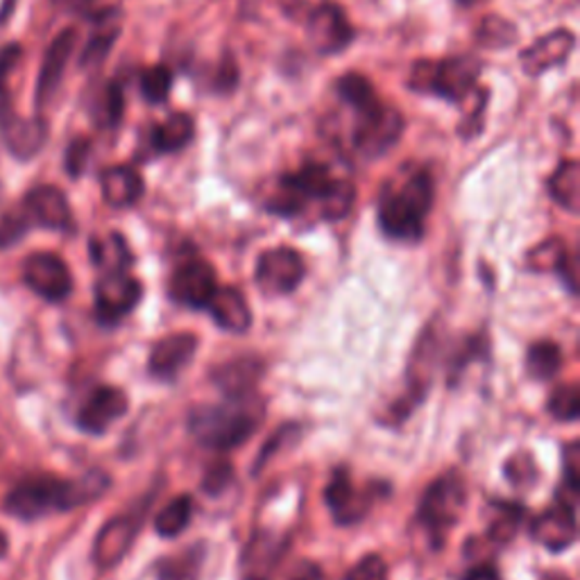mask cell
Masks as SVG:
<instances>
[{
	"instance_id": "1",
	"label": "cell",
	"mask_w": 580,
	"mask_h": 580,
	"mask_svg": "<svg viewBox=\"0 0 580 580\" xmlns=\"http://www.w3.org/2000/svg\"><path fill=\"white\" fill-rule=\"evenodd\" d=\"M110 488V477L102 471H89L75 481L58 477H35L18 483L5 499V510L18 519H39L50 513L73 510L96 501Z\"/></svg>"
},
{
	"instance_id": "2",
	"label": "cell",
	"mask_w": 580,
	"mask_h": 580,
	"mask_svg": "<svg viewBox=\"0 0 580 580\" xmlns=\"http://www.w3.org/2000/svg\"><path fill=\"white\" fill-rule=\"evenodd\" d=\"M436 198L433 177L427 168H417L402 181L386 187L379 202V225L394 241L415 243L425 236V223Z\"/></svg>"
},
{
	"instance_id": "3",
	"label": "cell",
	"mask_w": 580,
	"mask_h": 580,
	"mask_svg": "<svg viewBox=\"0 0 580 580\" xmlns=\"http://www.w3.org/2000/svg\"><path fill=\"white\" fill-rule=\"evenodd\" d=\"M261 419L263 404L254 400V394L227 398L225 404L196 408L189 419V431L209 450L227 452L248 442L256 433Z\"/></svg>"
},
{
	"instance_id": "4",
	"label": "cell",
	"mask_w": 580,
	"mask_h": 580,
	"mask_svg": "<svg viewBox=\"0 0 580 580\" xmlns=\"http://www.w3.org/2000/svg\"><path fill=\"white\" fill-rule=\"evenodd\" d=\"M481 60L474 55H454L444 60H419L411 68L408 87L419 93H433L444 100L471 96L481 75Z\"/></svg>"
},
{
	"instance_id": "5",
	"label": "cell",
	"mask_w": 580,
	"mask_h": 580,
	"mask_svg": "<svg viewBox=\"0 0 580 580\" xmlns=\"http://www.w3.org/2000/svg\"><path fill=\"white\" fill-rule=\"evenodd\" d=\"M467 506V486L458 471H446L438 477L421 496L417 510L419 524L425 526L433 546H442L446 533L461 521Z\"/></svg>"
},
{
	"instance_id": "6",
	"label": "cell",
	"mask_w": 580,
	"mask_h": 580,
	"mask_svg": "<svg viewBox=\"0 0 580 580\" xmlns=\"http://www.w3.org/2000/svg\"><path fill=\"white\" fill-rule=\"evenodd\" d=\"M354 114L356 127L352 141L356 152L367 156V160H377V156L392 150L404 135V116L400 110L388 108L381 98L365 104Z\"/></svg>"
},
{
	"instance_id": "7",
	"label": "cell",
	"mask_w": 580,
	"mask_h": 580,
	"mask_svg": "<svg viewBox=\"0 0 580 580\" xmlns=\"http://www.w3.org/2000/svg\"><path fill=\"white\" fill-rule=\"evenodd\" d=\"M336 177L323 164H306L295 173H288L279 179L277 191L268 202V211L279 216H298L308 200L323 202L333 189Z\"/></svg>"
},
{
	"instance_id": "8",
	"label": "cell",
	"mask_w": 580,
	"mask_h": 580,
	"mask_svg": "<svg viewBox=\"0 0 580 580\" xmlns=\"http://www.w3.org/2000/svg\"><path fill=\"white\" fill-rule=\"evenodd\" d=\"M306 275L304 259L293 248H275L256 261V283L268 295H288Z\"/></svg>"
},
{
	"instance_id": "9",
	"label": "cell",
	"mask_w": 580,
	"mask_h": 580,
	"mask_svg": "<svg viewBox=\"0 0 580 580\" xmlns=\"http://www.w3.org/2000/svg\"><path fill=\"white\" fill-rule=\"evenodd\" d=\"M143 298V286L139 279L123 273H104L96 283V315L104 325H116L127 313L137 308Z\"/></svg>"
},
{
	"instance_id": "10",
	"label": "cell",
	"mask_w": 580,
	"mask_h": 580,
	"mask_svg": "<svg viewBox=\"0 0 580 580\" xmlns=\"http://www.w3.org/2000/svg\"><path fill=\"white\" fill-rule=\"evenodd\" d=\"M23 281L46 302H64L73 290V277L68 266L64 259L52 252H37L25 259Z\"/></svg>"
},
{
	"instance_id": "11",
	"label": "cell",
	"mask_w": 580,
	"mask_h": 580,
	"mask_svg": "<svg viewBox=\"0 0 580 580\" xmlns=\"http://www.w3.org/2000/svg\"><path fill=\"white\" fill-rule=\"evenodd\" d=\"M436 354H438V331L431 325L425 333L419 336L413 356L408 361V400L398 402V406L392 408L394 419H404L431 388L433 373H436Z\"/></svg>"
},
{
	"instance_id": "12",
	"label": "cell",
	"mask_w": 580,
	"mask_h": 580,
	"mask_svg": "<svg viewBox=\"0 0 580 580\" xmlns=\"http://www.w3.org/2000/svg\"><path fill=\"white\" fill-rule=\"evenodd\" d=\"M168 290L177 304L200 308L214 298L218 290V277L216 270L211 268V263H206L204 259L184 261L181 266L175 268Z\"/></svg>"
},
{
	"instance_id": "13",
	"label": "cell",
	"mask_w": 580,
	"mask_h": 580,
	"mask_svg": "<svg viewBox=\"0 0 580 580\" xmlns=\"http://www.w3.org/2000/svg\"><path fill=\"white\" fill-rule=\"evenodd\" d=\"M306 30L311 46L318 50L320 55H336V52L345 50L354 39V30L345 12L333 3H323L315 8L308 14Z\"/></svg>"
},
{
	"instance_id": "14",
	"label": "cell",
	"mask_w": 580,
	"mask_h": 580,
	"mask_svg": "<svg viewBox=\"0 0 580 580\" xmlns=\"http://www.w3.org/2000/svg\"><path fill=\"white\" fill-rule=\"evenodd\" d=\"M288 549V535L261 529L256 531L241 556V580H270L281 565Z\"/></svg>"
},
{
	"instance_id": "15",
	"label": "cell",
	"mask_w": 580,
	"mask_h": 580,
	"mask_svg": "<svg viewBox=\"0 0 580 580\" xmlns=\"http://www.w3.org/2000/svg\"><path fill=\"white\" fill-rule=\"evenodd\" d=\"M127 413V394L114 386L96 388L77 413V427L85 433L100 436Z\"/></svg>"
},
{
	"instance_id": "16",
	"label": "cell",
	"mask_w": 580,
	"mask_h": 580,
	"mask_svg": "<svg viewBox=\"0 0 580 580\" xmlns=\"http://www.w3.org/2000/svg\"><path fill=\"white\" fill-rule=\"evenodd\" d=\"M325 501L338 524H356L373 506V496L363 490H356L345 467L333 471V477L325 490Z\"/></svg>"
},
{
	"instance_id": "17",
	"label": "cell",
	"mask_w": 580,
	"mask_h": 580,
	"mask_svg": "<svg viewBox=\"0 0 580 580\" xmlns=\"http://www.w3.org/2000/svg\"><path fill=\"white\" fill-rule=\"evenodd\" d=\"M139 515H121L102 526L93 544V560L100 569L116 567L139 533Z\"/></svg>"
},
{
	"instance_id": "18",
	"label": "cell",
	"mask_w": 580,
	"mask_h": 580,
	"mask_svg": "<svg viewBox=\"0 0 580 580\" xmlns=\"http://www.w3.org/2000/svg\"><path fill=\"white\" fill-rule=\"evenodd\" d=\"M23 214L30 223H37L46 229L71 231L73 214L66 196L58 187H37L23 200Z\"/></svg>"
},
{
	"instance_id": "19",
	"label": "cell",
	"mask_w": 580,
	"mask_h": 580,
	"mask_svg": "<svg viewBox=\"0 0 580 580\" xmlns=\"http://www.w3.org/2000/svg\"><path fill=\"white\" fill-rule=\"evenodd\" d=\"M75 43H77V33L73 28L62 30L55 39L50 41L46 55H43L41 71H39V80H37V104L39 108L48 104V100L58 93L64 71L68 66L73 50H75Z\"/></svg>"
},
{
	"instance_id": "20",
	"label": "cell",
	"mask_w": 580,
	"mask_h": 580,
	"mask_svg": "<svg viewBox=\"0 0 580 580\" xmlns=\"http://www.w3.org/2000/svg\"><path fill=\"white\" fill-rule=\"evenodd\" d=\"M533 538L549 551H565L576 542V506L556 501L533 521Z\"/></svg>"
},
{
	"instance_id": "21",
	"label": "cell",
	"mask_w": 580,
	"mask_h": 580,
	"mask_svg": "<svg viewBox=\"0 0 580 580\" xmlns=\"http://www.w3.org/2000/svg\"><path fill=\"white\" fill-rule=\"evenodd\" d=\"M573 48L576 37L571 30H553L521 52V68L529 75H542L553 66L565 64Z\"/></svg>"
},
{
	"instance_id": "22",
	"label": "cell",
	"mask_w": 580,
	"mask_h": 580,
	"mask_svg": "<svg viewBox=\"0 0 580 580\" xmlns=\"http://www.w3.org/2000/svg\"><path fill=\"white\" fill-rule=\"evenodd\" d=\"M198 350V338L193 333H173L154 345L150 354V373L156 379H173L187 367Z\"/></svg>"
},
{
	"instance_id": "23",
	"label": "cell",
	"mask_w": 580,
	"mask_h": 580,
	"mask_svg": "<svg viewBox=\"0 0 580 580\" xmlns=\"http://www.w3.org/2000/svg\"><path fill=\"white\" fill-rule=\"evenodd\" d=\"M0 129H3L10 152L18 160H33L48 139V129L41 118H23L16 112L0 121Z\"/></svg>"
},
{
	"instance_id": "24",
	"label": "cell",
	"mask_w": 580,
	"mask_h": 580,
	"mask_svg": "<svg viewBox=\"0 0 580 580\" xmlns=\"http://www.w3.org/2000/svg\"><path fill=\"white\" fill-rule=\"evenodd\" d=\"M214 323L231 333H243L252 327V313L245 295L236 288H218L206 304Z\"/></svg>"
},
{
	"instance_id": "25",
	"label": "cell",
	"mask_w": 580,
	"mask_h": 580,
	"mask_svg": "<svg viewBox=\"0 0 580 580\" xmlns=\"http://www.w3.org/2000/svg\"><path fill=\"white\" fill-rule=\"evenodd\" d=\"M100 189L104 202L116 209L137 204L146 191L139 171L131 166H114L104 171L100 175Z\"/></svg>"
},
{
	"instance_id": "26",
	"label": "cell",
	"mask_w": 580,
	"mask_h": 580,
	"mask_svg": "<svg viewBox=\"0 0 580 580\" xmlns=\"http://www.w3.org/2000/svg\"><path fill=\"white\" fill-rule=\"evenodd\" d=\"M263 375V365L256 358H236L214 370L216 386L227 398H248Z\"/></svg>"
},
{
	"instance_id": "27",
	"label": "cell",
	"mask_w": 580,
	"mask_h": 580,
	"mask_svg": "<svg viewBox=\"0 0 580 580\" xmlns=\"http://www.w3.org/2000/svg\"><path fill=\"white\" fill-rule=\"evenodd\" d=\"M196 135V123L189 114H171L164 123L152 129L150 143L156 152H177L187 146Z\"/></svg>"
},
{
	"instance_id": "28",
	"label": "cell",
	"mask_w": 580,
	"mask_h": 580,
	"mask_svg": "<svg viewBox=\"0 0 580 580\" xmlns=\"http://www.w3.org/2000/svg\"><path fill=\"white\" fill-rule=\"evenodd\" d=\"M549 193L569 214H578L580 204V166L576 160H565L549 177Z\"/></svg>"
},
{
	"instance_id": "29",
	"label": "cell",
	"mask_w": 580,
	"mask_h": 580,
	"mask_svg": "<svg viewBox=\"0 0 580 580\" xmlns=\"http://www.w3.org/2000/svg\"><path fill=\"white\" fill-rule=\"evenodd\" d=\"M91 259L104 273H123L131 266V254L121 234H110L104 239L91 241Z\"/></svg>"
},
{
	"instance_id": "30",
	"label": "cell",
	"mask_w": 580,
	"mask_h": 580,
	"mask_svg": "<svg viewBox=\"0 0 580 580\" xmlns=\"http://www.w3.org/2000/svg\"><path fill=\"white\" fill-rule=\"evenodd\" d=\"M193 515V499L189 494L175 496L171 504L154 517V531L162 538H177L187 529Z\"/></svg>"
},
{
	"instance_id": "31",
	"label": "cell",
	"mask_w": 580,
	"mask_h": 580,
	"mask_svg": "<svg viewBox=\"0 0 580 580\" xmlns=\"http://www.w3.org/2000/svg\"><path fill=\"white\" fill-rule=\"evenodd\" d=\"M560 365H563V352L556 342H551V340L535 342V345L529 350V354H526V367H529V375L540 381L551 379L560 370Z\"/></svg>"
},
{
	"instance_id": "32",
	"label": "cell",
	"mask_w": 580,
	"mask_h": 580,
	"mask_svg": "<svg viewBox=\"0 0 580 580\" xmlns=\"http://www.w3.org/2000/svg\"><path fill=\"white\" fill-rule=\"evenodd\" d=\"M123 110H125V96H123L121 85L108 83L102 87V91L98 93L91 114H93V121L102 129H112V127H116L121 123Z\"/></svg>"
},
{
	"instance_id": "33",
	"label": "cell",
	"mask_w": 580,
	"mask_h": 580,
	"mask_svg": "<svg viewBox=\"0 0 580 580\" xmlns=\"http://www.w3.org/2000/svg\"><path fill=\"white\" fill-rule=\"evenodd\" d=\"M354 200H356L354 184L348 179H336L333 189L320 202V214L325 220H342L352 211Z\"/></svg>"
},
{
	"instance_id": "34",
	"label": "cell",
	"mask_w": 580,
	"mask_h": 580,
	"mask_svg": "<svg viewBox=\"0 0 580 580\" xmlns=\"http://www.w3.org/2000/svg\"><path fill=\"white\" fill-rule=\"evenodd\" d=\"M567 245L560 239H549L533 248L526 256V266L535 273H549V270H558L563 259L567 256Z\"/></svg>"
},
{
	"instance_id": "35",
	"label": "cell",
	"mask_w": 580,
	"mask_h": 580,
	"mask_svg": "<svg viewBox=\"0 0 580 580\" xmlns=\"http://www.w3.org/2000/svg\"><path fill=\"white\" fill-rule=\"evenodd\" d=\"M521 521H524V508L521 506L501 504L499 515L488 526V538L499 542V544H506L517 535Z\"/></svg>"
},
{
	"instance_id": "36",
	"label": "cell",
	"mask_w": 580,
	"mask_h": 580,
	"mask_svg": "<svg viewBox=\"0 0 580 580\" xmlns=\"http://www.w3.org/2000/svg\"><path fill=\"white\" fill-rule=\"evenodd\" d=\"M173 89V73L168 66H150L141 75V93L150 104H162L168 100Z\"/></svg>"
},
{
	"instance_id": "37",
	"label": "cell",
	"mask_w": 580,
	"mask_h": 580,
	"mask_svg": "<svg viewBox=\"0 0 580 580\" xmlns=\"http://www.w3.org/2000/svg\"><path fill=\"white\" fill-rule=\"evenodd\" d=\"M549 413L560 421H576L580 415V390L576 383H565L551 392Z\"/></svg>"
},
{
	"instance_id": "38",
	"label": "cell",
	"mask_w": 580,
	"mask_h": 580,
	"mask_svg": "<svg viewBox=\"0 0 580 580\" xmlns=\"http://www.w3.org/2000/svg\"><path fill=\"white\" fill-rule=\"evenodd\" d=\"M515 39H517L515 25L504 21V18H499V16H488L479 28V41L483 46H490V48L510 46Z\"/></svg>"
},
{
	"instance_id": "39",
	"label": "cell",
	"mask_w": 580,
	"mask_h": 580,
	"mask_svg": "<svg viewBox=\"0 0 580 580\" xmlns=\"http://www.w3.org/2000/svg\"><path fill=\"white\" fill-rule=\"evenodd\" d=\"M116 39H118V30H104V33H96V35L89 39V43L85 46V50H83L80 66H85V68H89V66H91V68H93V66L102 64V62H104V58L110 55V50L114 48Z\"/></svg>"
},
{
	"instance_id": "40",
	"label": "cell",
	"mask_w": 580,
	"mask_h": 580,
	"mask_svg": "<svg viewBox=\"0 0 580 580\" xmlns=\"http://www.w3.org/2000/svg\"><path fill=\"white\" fill-rule=\"evenodd\" d=\"M198 567H200V558H198V553L191 549L162 565V580H191Z\"/></svg>"
},
{
	"instance_id": "41",
	"label": "cell",
	"mask_w": 580,
	"mask_h": 580,
	"mask_svg": "<svg viewBox=\"0 0 580 580\" xmlns=\"http://www.w3.org/2000/svg\"><path fill=\"white\" fill-rule=\"evenodd\" d=\"M506 474H508V479L513 481V486L526 488V486L535 483L538 467H535V463H533V458L529 454H519V456L508 461Z\"/></svg>"
},
{
	"instance_id": "42",
	"label": "cell",
	"mask_w": 580,
	"mask_h": 580,
	"mask_svg": "<svg viewBox=\"0 0 580 580\" xmlns=\"http://www.w3.org/2000/svg\"><path fill=\"white\" fill-rule=\"evenodd\" d=\"M30 229V220L25 214H8L0 218V248H10L23 239Z\"/></svg>"
},
{
	"instance_id": "43",
	"label": "cell",
	"mask_w": 580,
	"mask_h": 580,
	"mask_svg": "<svg viewBox=\"0 0 580 580\" xmlns=\"http://www.w3.org/2000/svg\"><path fill=\"white\" fill-rule=\"evenodd\" d=\"M348 580H388V567L381 556L373 553V556H365L350 569Z\"/></svg>"
},
{
	"instance_id": "44",
	"label": "cell",
	"mask_w": 580,
	"mask_h": 580,
	"mask_svg": "<svg viewBox=\"0 0 580 580\" xmlns=\"http://www.w3.org/2000/svg\"><path fill=\"white\" fill-rule=\"evenodd\" d=\"M91 146L87 139H75L66 150V171L71 177H80L85 173Z\"/></svg>"
},
{
	"instance_id": "45",
	"label": "cell",
	"mask_w": 580,
	"mask_h": 580,
	"mask_svg": "<svg viewBox=\"0 0 580 580\" xmlns=\"http://www.w3.org/2000/svg\"><path fill=\"white\" fill-rule=\"evenodd\" d=\"M565 461V483L573 490L580 488V442H569L563 452Z\"/></svg>"
},
{
	"instance_id": "46",
	"label": "cell",
	"mask_w": 580,
	"mask_h": 580,
	"mask_svg": "<svg viewBox=\"0 0 580 580\" xmlns=\"http://www.w3.org/2000/svg\"><path fill=\"white\" fill-rule=\"evenodd\" d=\"M231 477H234L231 467L227 463H218V465H214V467H211L206 471V477H204V483L202 486H204V490L209 494H218V492H223L231 483Z\"/></svg>"
},
{
	"instance_id": "47",
	"label": "cell",
	"mask_w": 580,
	"mask_h": 580,
	"mask_svg": "<svg viewBox=\"0 0 580 580\" xmlns=\"http://www.w3.org/2000/svg\"><path fill=\"white\" fill-rule=\"evenodd\" d=\"M463 580H499V573L492 565H477V567H471Z\"/></svg>"
},
{
	"instance_id": "48",
	"label": "cell",
	"mask_w": 580,
	"mask_h": 580,
	"mask_svg": "<svg viewBox=\"0 0 580 580\" xmlns=\"http://www.w3.org/2000/svg\"><path fill=\"white\" fill-rule=\"evenodd\" d=\"M290 580H323V571H320L318 565H313V563H302V565L295 569V573H293V578H290Z\"/></svg>"
},
{
	"instance_id": "49",
	"label": "cell",
	"mask_w": 580,
	"mask_h": 580,
	"mask_svg": "<svg viewBox=\"0 0 580 580\" xmlns=\"http://www.w3.org/2000/svg\"><path fill=\"white\" fill-rule=\"evenodd\" d=\"M55 3H60V5L68 8V10H80V8L89 5V3H91V0H55Z\"/></svg>"
},
{
	"instance_id": "50",
	"label": "cell",
	"mask_w": 580,
	"mask_h": 580,
	"mask_svg": "<svg viewBox=\"0 0 580 580\" xmlns=\"http://www.w3.org/2000/svg\"><path fill=\"white\" fill-rule=\"evenodd\" d=\"M8 549H10V542H8L5 533H3V531H0V558H5V553H8Z\"/></svg>"
},
{
	"instance_id": "51",
	"label": "cell",
	"mask_w": 580,
	"mask_h": 580,
	"mask_svg": "<svg viewBox=\"0 0 580 580\" xmlns=\"http://www.w3.org/2000/svg\"><path fill=\"white\" fill-rule=\"evenodd\" d=\"M544 580H569V578H567L565 573H556V571H553V573H546Z\"/></svg>"
},
{
	"instance_id": "52",
	"label": "cell",
	"mask_w": 580,
	"mask_h": 580,
	"mask_svg": "<svg viewBox=\"0 0 580 580\" xmlns=\"http://www.w3.org/2000/svg\"><path fill=\"white\" fill-rule=\"evenodd\" d=\"M461 3H463V5H467V3H474V0H461Z\"/></svg>"
}]
</instances>
